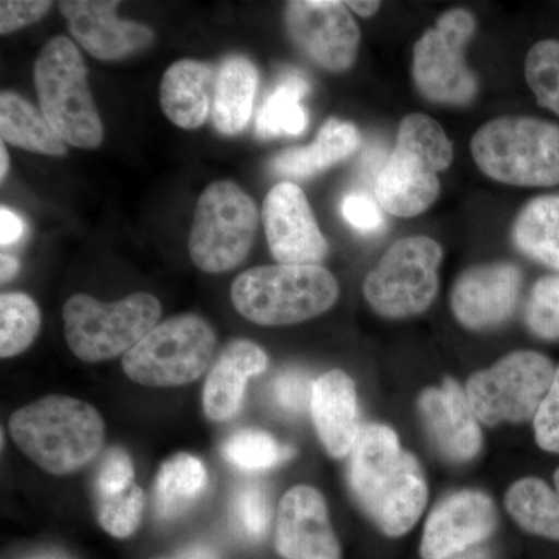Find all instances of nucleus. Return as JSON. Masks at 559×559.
Masks as SVG:
<instances>
[{
  "instance_id": "obj_36",
  "label": "nucleus",
  "mask_w": 559,
  "mask_h": 559,
  "mask_svg": "<svg viewBox=\"0 0 559 559\" xmlns=\"http://www.w3.org/2000/svg\"><path fill=\"white\" fill-rule=\"evenodd\" d=\"M235 518L249 539H261L270 528V506L263 489L249 485L235 499Z\"/></svg>"
},
{
  "instance_id": "obj_27",
  "label": "nucleus",
  "mask_w": 559,
  "mask_h": 559,
  "mask_svg": "<svg viewBox=\"0 0 559 559\" xmlns=\"http://www.w3.org/2000/svg\"><path fill=\"white\" fill-rule=\"evenodd\" d=\"M204 463L194 455H173L157 473L154 481V510L160 520H175L197 502L207 489Z\"/></svg>"
},
{
  "instance_id": "obj_22",
  "label": "nucleus",
  "mask_w": 559,
  "mask_h": 559,
  "mask_svg": "<svg viewBox=\"0 0 559 559\" xmlns=\"http://www.w3.org/2000/svg\"><path fill=\"white\" fill-rule=\"evenodd\" d=\"M215 69L207 62L180 60L164 73L159 87L162 110L182 130H198L207 120Z\"/></svg>"
},
{
  "instance_id": "obj_4",
  "label": "nucleus",
  "mask_w": 559,
  "mask_h": 559,
  "mask_svg": "<svg viewBox=\"0 0 559 559\" xmlns=\"http://www.w3.org/2000/svg\"><path fill=\"white\" fill-rule=\"evenodd\" d=\"M230 297L250 322L294 325L329 311L340 297V285L319 264H274L242 272L231 285Z\"/></svg>"
},
{
  "instance_id": "obj_29",
  "label": "nucleus",
  "mask_w": 559,
  "mask_h": 559,
  "mask_svg": "<svg viewBox=\"0 0 559 559\" xmlns=\"http://www.w3.org/2000/svg\"><path fill=\"white\" fill-rule=\"evenodd\" d=\"M554 480L555 489L535 477L516 481L507 492L506 506L528 533L559 540V468Z\"/></svg>"
},
{
  "instance_id": "obj_32",
  "label": "nucleus",
  "mask_w": 559,
  "mask_h": 559,
  "mask_svg": "<svg viewBox=\"0 0 559 559\" xmlns=\"http://www.w3.org/2000/svg\"><path fill=\"white\" fill-rule=\"evenodd\" d=\"M525 79L539 105L559 116V40H539L530 49Z\"/></svg>"
},
{
  "instance_id": "obj_15",
  "label": "nucleus",
  "mask_w": 559,
  "mask_h": 559,
  "mask_svg": "<svg viewBox=\"0 0 559 559\" xmlns=\"http://www.w3.org/2000/svg\"><path fill=\"white\" fill-rule=\"evenodd\" d=\"M522 272L509 261L473 266L452 289V311L469 330H489L506 322L520 300Z\"/></svg>"
},
{
  "instance_id": "obj_23",
  "label": "nucleus",
  "mask_w": 559,
  "mask_h": 559,
  "mask_svg": "<svg viewBox=\"0 0 559 559\" xmlns=\"http://www.w3.org/2000/svg\"><path fill=\"white\" fill-rule=\"evenodd\" d=\"M259 90V70L249 58L231 55L219 66L213 92L212 121L223 135H237L248 127Z\"/></svg>"
},
{
  "instance_id": "obj_41",
  "label": "nucleus",
  "mask_w": 559,
  "mask_h": 559,
  "mask_svg": "<svg viewBox=\"0 0 559 559\" xmlns=\"http://www.w3.org/2000/svg\"><path fill=\"white\" fill-rule=\"evenodd\" d=\"M24 234V223L20 216L14 215L7 207L0 209V242L2 246H10L16 242Z\"/></svg>"
},
{
  "instance_id": "obj_40",
  "label": "nucleus",
  "mask_w": 559,
  "mask_h": 559,
  "mask_svg": "<svg viewBox=\"0 0 559 559\" xmlns=\"http://www.w3.org/2000/svg\"><path fill=\"white\" fill-rule=\"evenodd\" d=\"M49 0H2L0 2V33L9 35L35 24L49 13Z\"/></svg>"
},
{
  "instance_id": "obj_46",
  "label": "nucleus",
  "mask_w": 559,
  "mask_h": 559,
  "mask_svg": "<svg viewBox=\"0 0 559 559\" xmlns=\"http://www.w3.org/2000/svg\"><path fill=\"white\" fill-rule=\"evenodd\" d=\"M9 153H7L5 143L0 145V179H5L7 171H9Z\"/></svg>"
},
{
  "instance_id": "obj_9",
  "label": "nucleus",
  "mask_w": 559,
  "mask_h": 559,
  "mask_svg": "<svg viewBox=\"0 0 559 559\" xmlns=\"http://www.w3.org/2000/svg\"><path fill=\"white\" fill-rule=\"evenodd\" d=\"M252 198L230 180L212 182L194 209L189 250L201 271L219 274L248 259L259 227Z\"/></svg>"
},
{
  "instance_id": "obj_13",
  "label": "nucleus",
  "mask_w": 559,
  "mask_h": 559,
  "mask_svg": "<svg viewBox=\"0 0 559 559\" xmlns=\"http://www.w3.org/2000/svg\"><path fill=\"white\" fill-rule=\"evenodd\" d=\"M286 27L294 44L320 68L344 72L356 60L360 32L345 2H289L286 7Z\"/></svg>"
},
{
  "instance_id": "obj_3",
  "label": "nucleus",
  "mask_w": 559,
  "mask_h": 559,
  "mask_svg": "<svg viewBox=\"0 0 559 559\" xmlns=\"http://www.w3.org/2000/svg\"><path fill=\"white\" fill-rule=\"evenodd\" d=\"M454 159V146L439 121L426 114L404 117L395 148L374 180V197L390 215H421L440 194L441 171Z\"/></svg>"
},
{
  "instance_id": "obj_8",
  "label": "nucleus",
  "mask_w": 559,
  "mask_h": 559,
  "mask_svg": "<svg viewBox=\"0 0 559 559\" xmlns=\"http://www.w3.org/2000/svg\"><path fill=\"white\" fill-rule=\"evenodd\" d=\"M216 334L197 314L165 320L121 359L131 381L146 388H178L200 380L212 362Z\"/></svg>"
},
{
  "instance_id": "obj_7",
  "label": "nucleus",
  "mask_w": 559,
  "mask_h": 559,
  "mask_svg": "<svg viewBox=\"0 0 559 559\" xmlns=\"http://www.w3.org/2000/svg\"><path fill=\"white\" fill-rule=\"evenodd\" d=\"M160 301L150 293H135L112 304L75 294L64 307L69 348L84 362H102L127 355L160 319Z\"/></svg>"
},
{
  "instance_id": "obj_10",
  "label": "nucleus",
  "mask_w": 559,
  "mask_h": 559,
  "mask_svg": "<svg viewBox=\"0 0 559 559\" xmlns=\"http://www.w3.org/2000/svg\"><path fill=\"white\" fill-rule=\"evenodd\" d=\"M443 250L428 237H409L390 246L364 283V296L378 314L404 319L428 310L439 290Z\"/></svg>"
},
{
  "instance_id": "obj_12",
  "label": "nucleus",
  "mask_w": 559,
  "mask_h": 559,
  "mask_svg": "<svg viewBox=\"0 0 559 559\" xmlns=\"http://www.w3.org/2000/svg\"><path fill=\"white\" fill-rule=\"evenodd\" d=\"M476 32L469 11L441 14L414 47V80L423 97L439 105H469L479 92L476 75L465 61V49Z\"/></svg>"
},
{
  "instance_id": "obj_17",
  "label": "nucleus",
  "mask_w": 559,
  "mask_h": 559,
  "mask_svg": "<svg viewBox=\"0 0 559 559\" xmlns=\"http://www.w3.org/2000/svg\"><path fill=\"white\" fill-rule=\"evenodd\" d=\"M496 527V509L480 491L455 492L437 507L426 522L423 559H450L474 549Z\"/></svg>"
},
{
  "instance_id": "obj_21",
  "label": "nucleus",
  "mask_w": 559,
  "mask_h": 559,
  "mask_svg": "<svg viewBox=\"0 0 559 559\" xmlns=\"http://www.w3.org/2000/svg\"><path fill=\"white\" fill-rule=\"evenodd\" d=\"M267 364L266 353L253 342H230L205 380L202 393L205 417L218 423L234 418L241 409L248 381L263 373Z\"/></svg>"
},
{
  "instance_id": "obj_30",
  "label": "nucleus",
  "mask_w": 559,
  "mask_h": 559,
  "mask_svg": "<svg viewBox=\"0 0 559 559\" xmlns=\"http://www.w3.org/2000/svg\"><path fill=\"white\" fill-rule=\"evenodd\" d=\"M40 330L38 305L27 294L5 293L0 296V356L13 358L25 352Z\"/></svg>"
},
{
  "instance_id": "obj_18",
  "label": "nucleus",
  "mask_w": 559,
  "mask_h": 559,
  "mask_svg": "<svg viewBox=\"0 0 559 559\" xmlns=\"http://www.w3.org/2000/svg\"><path fill=\"white\" fill-rule=\"evenodd\" d=\"M275 549L285 559H341L340 540L318 489L299 485L283 496Z\"/></svg>"
},
{
  "instance_id": "obj_20",
  "label": "nucleus",
  "mask_w": 559,
  "mask_h": 559,
  "mask_svg": "<svg viewBox=\"0 0 559 559\" xmlns=\"http://www.w3.org/2000/svg\"><path fill=\"white\" fill-rule=\"evenodd\" d=\"M310 409L326 452L336 459L348 455L360 432L358 395L352 378L341 370L320 377L312 388Z\"/></svg>"
},
{
  "instance_id": "obj_14",
  "label": "nucleus",
  "mask_w": 559,
  "mask_h": 559,
  "mask_svg": "<svg viewBox=\"0 0 559 559\" xmlns=\"http://www.w3.org/2000/svg\"><path fill=\"white\" fill-rule=\"evenodd\" d=\"M264 229L278 264H319L329 242L319 229L307 194L294 182H280L264 198Z\"/></svg>"
},
{
  "instance_id": "obj_38",
  "label": "nucleus",
  "mask_w": 559,
  "mask_h": 559,
  "mask_svg": "<svg viewBox=\"0 0 559 559\" xmlns=\"http://www.w3.org/2000/svg\"><path fill=\"white\" fill-rule=\"evenodd\" d=\"M380 202L362 191H353L342 200L341 212L349 226L362 234H373L384 227V213Z\"/></svg>"
},
{
  "instance_id": "obj_43",
  "label": "nucleus",
  "mask_w": 559,
  "mask_h": 559,
  "mask_svg": "<svg viewBox=\"0 0 559 559\" xmlns=\"http://www.w3.org/2000/svg\"><path fill=\"white\" fill-rule=\"evenodd\" d=\"M345 5L349 7L355 13H358L359 16L370 17L380 10V2H369V0H349V2H345Z\"/></svg>"
},
{
  "instance_id": "obj_16",
  "label": "nucleus",
  "mask_w": 559,
  "mask_h": 559,
  "mask_svg": "<svg viewBox=\"0 0 559 559\" xmlns=\"http://www.w3.org/2000/svg\"><path fill=\"white\" fill-rule=\"evenodd\" d=\"M69 31L87 53L100 61H120L148 49L154 33L139 22L117 16L119 2L62 0L58 3Z\"/></svg>"
},
{
  "instance_id": "obj_26",
  "label": "nucleus",
  "mask_w": 559,
  "mask_h": 559,
  "mask_svg": "<svg viewBox=\"0 0 559 559\" xmlns=\"http://www.w3.org/2000/svg\"><path fill=\"white\" fill-rule=\"evenodd\" d=\"M0 135L3 143L20 146L31 153L64 156L68 143L50 127L35 106L14 92L0 95Z\"/></svg>"
},
{
  "instance_id": "obj_37",
  "label": "nucleus",
  "mask_w": 559,
  "mask_h": 559,
  "mask_svg": "<svg viewBox=\"0 0 559 559\" xmlns=\"http://www.w3.org/2000/svg\"><path fill=\"white\" fill-rule=\"evenodd\" d=\"M312 388L314 382L304 371L288 370L275 378L272 396L280 409L286 414H304L311 407Z\"/></svg>"
},
{
  "instance_id": "obj_44",
  "label": "nucleus",
  "mask_w": 559,
  "mask_h": 559,
  "mask_svg": "<svg viewBox=\"0 0 559 559\" xmlns=\"http://www.w3.org/2000/svg\"><path fill=\"white\" fill-rule=\"evenodd\" d=\"M173 559H219L218 555L215 554L212 549L204 546H194L190 547V549L183 550L179 557Z\"/></svg>"
},
{
  "instance_id": "obj_35",
  "label": "nucleus",
  "mask_w": 559,
  "mask_h": 559,
  "mask_svg": "<svg viewBox=\"0 0 559 559\" xmlns=\"http://www.w3.org/2000/svg\"><path fill=\"white\" fill-rule=\"evenodd\" d=\"M134 465L131 455L123 448H110L103 457L95 476V496L105 500L119 496L132 487Z\"/></svg>"
},
{
  "instance_id": "obj_45",
  "label": "nucleus",
  "mask_w": 559,
  "mask_h": 559,
  "mask_svg": "<svg viewBox=\"0 0 559 559\" xmlns=\"http://www.w3.org/2000/svg\"><path fill=\"white\" fill-rule=\"evenodd\" d=\"M450 559H491L489 558V554L485 549H471L463 551V554L457 555V557H452Z\"/></svg>"
},
{
  "instance_id": "obj_1",
  "label": "nucleus",
  "mask_w": 559,
  "mask_h": 559,
  "mask_svg": "<svg viewBox=\"0 0 559 559\" xmlns=\"http://www.w3.org/2000/svg\"><path fill=\"white\" fill-rule=\"evenodd\" d=\"M348 477L359 506L392 538L409 532L425 511L428 485L421 468L388 426L360 428Z\"/></svg>"
},
{
  "instance_id": "obj_5",
  "label": "nucleus",
  "mask_w": 559,
  "mask_h": 559,
  "mask_svg": "<svg viewBox=\"0 0 559 559\" xmlns=\"http://www.w3.org/2000/svg\"><path fill=\"white\" fill-rule=\"evenodd\" d=\"M477 167L489 179L516 187L559 183V127L535 117H500L471 140Z\"/></svg>"
},
{
  "instance_id": "obj_31",
  "label": "nucleus",
  "mask_w": 559,
  "mask_h": 559,
  "mask_svg": "<svg viewBox=\"0 0 559 559\" xmlns=\"http://www.w3.org/2000/svg\"><path fill=\"white\" fill-rule=\"evenodd\" d=\"M224 459L230 465L245 471L274 468L293 455V450L283 447L260 429H242L230 437L223 448Z\"/></svg>"
},
{
  "instance_id": "obj_2",
  "label": "nucleus",
  "mask_w": 559,
  "mask_h": 559,
  "mask_svg": "<svg viewBox=\"0 0 559 559\" xmlns=\"http://www.w3.org/2000/svg\"><path fill=\"white\" fill-rule=\"evenodd\" d=\"M10 433L17 448L39 468L55 476H68L100 454L105 421L84 401L49 395L14 412Z\"/></svg>"
},
{
  "instance_id": "obj_39",
  "label": "nucleus",
  "mask_w": 559,
  "mask_h": 559,
  "mask_svg": "<svg viewBox=\"0 0 559 559\" xmlns=\"http://www.w3.org/2000/svg\"><path fill=\"white\" fill-rule=\"evenodd\" d=\"M535 436L544 451L559 454V367L546 399L536 412Z\"/></svg>"
},
{
  "instance_id": "obj_6",
  "label": "nucleus",
  "mask_w": 559,
  "mask_h": 559,
  "mask_svg": "<svg viewBox=\"0 0 559 559\" xmlns=\"http://www.w3.org/2000/svg\"><path fill=\"white\" fill-rule=\"evenodd\" d=\"M33 76L43 116L57 134L76 148H98L105 132L79 47L55 36L36 57Z\"/></svg>"
},
{
  "instance_id": "obj_34",
  "label": "nucleus",
  "mask_w": 559,
  "mask_h": 559,
  "mask_svg": "<svg viewBox=\"0 0 559 559\" xmlns=\"http://www.w3.org/2000/svg\"><path fill=\"white\" fill-rule=\"evenodd\" d=\"M145 509V495L138 485L114 498L98 500V522L114 538H128L138 530Z\"/></svg>"
},
{
  "instance_id": "obj_33",
  "label": "nucleus",
  "mask_w": 559,
  "mask_h": 559,
  "mask_svg": "<svg viewBox=\"0 0 559 559\" xmlns=\"http://www.w3.org/2000/svg\"><path fill=\"white\" fill-rule=\"evenodd\" d=\"M525 323L540 340H559V275L539 278L525 307Z\"/></svg>"
},
{
  "instance_id": "obj_11",
  "label": "nucleus",
  "mask_w": 559,
  "mask_h": 559,
  "mask_svg": "<svg viewBox=\"0 0 559 559\" xmlns=\"http://www.w3.org/2000/svg\"><path fill=\"white\" fill-rule=\"evenodd\" d=\"M551 360L538 352H516L474 374L466 399L485 425L535 418L555 378Z\"/></svg>"
},
{
  "instance_id": "obj_42",
  "label": "nucleus",
  "mask_w": 559,
  "mask_h": 559,
  "mask_svg": "<svg viewBox=\"0 0 559 559\" xmlns=\"http://www.w3.org/2000/svg\"><path fill=\"white\" fill-rule=\"evenodd\" d=\"M17 271H20V261L14 257L2 253L0 257V278L2 283L10 282L11 278L16 277Z\"/></svg>"
},
{
  "instance_id": "obj_28",
  "label": "nucleus",
  "mask_w": 559,
  "mask_h": 559,
  "mask_svg": "<svg viewBox=\"0 0 559 559\" xmlns=\"http://www.w3.org/2000/svg\"><path fill=\"white\" fill-rule=\"evenodd\" d=\"M310 83L300 73H285L257 114L255 132L267 140L282 135H300L308 127V112L301 106Z\"/></svg>"
},
{
  "instance_id": "obj_19",
  "label": "nucleus",
  "mask_w": 559,
  "mask_h": 559,
  "mask_svg": "<svg viewBox=\"0 0 559 559\" xmlns=\"http://www.w3.org/2000/svg\"><path fill=\"white\" fill-rule=\"evenodd\" d=\"M423 423L444 457L454 462L473 459L481 447L476 414L466 393L454 381L429 389L419 399Z\"/></svg>"
},
{
  "instance_id": "obj_25",
  "label": "nucleus",
  "mask_w": 559,
  "mask_h": 559,
  "mask_svg": "<svg viewBox=\"0 0 559 559\" xmlns=\"http://www.w3.org/2000/svg\"><path fill=\"white\" fill-rule=\"evenodd\" d=\"M511 237L527 259L559 272V194L528 201L514 221Z\"/></svg>"
},
{
  "instance_id": "obj_24",
  "label": "nucleus",
  "mask_w": 559,
  "mask_h": 559,
  "mask_svg": "<svg viewBox=\"0 0 559 559\" xmlns=\"http://www.w3.org/2000/svg\"><path fill=\"white\" fill-rule=\"evenodd\" d=\"M360 145V132L348 121L330 119L310 146L283 151L271 162L272 171L290 179H308L348 159Z\"/></svg>"
}]
</instances>
